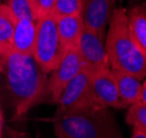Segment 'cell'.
I'll return each mask as SVG.
<instances>
[{
    "label": "cell",
    "mask_w": 146,
    "mask_h": 138,
    "mask_svg": "<svg viewBox=\"0 0 146 138\" xmlns=\"http://www.w3.org/2000/svg\"><path fill=\"white\" fill-rule=\"evenodd\" d=\"M0 88L3 85L12 102L17 117L25 115L42 103H52L48 75L37 65L32 55L10 51L0 53Z\"/></svg>",
    "instance_id": "cell-1"
},
{
    "label": "cell",
    "mask_w": 146,
    "mask_h": 138,
    "mask_svg": "<svg viewBox=\"0 0 146 138\" xmlns=\"http://www.w3.org/2000/svg\"><path fill=\"white\" fill-rule=\"evenodd\" d=\"M55 138H123L114 115L104 105L88 106L54 116Z\"/></svg>",
    "instance_id": "cell-2"
},
{
    "label": "cell",
    "mask_w": 146,
    "mask_h": 138,
    "mask_svg": "<svg viewBox=\"0 0 146 138\" xmlns=\"http://www.w3.org/2000/svg\"><path fill=\"white\" fill-rule=\"evenodd\" d=\"M104 44L111 69L129 73L141 80L145 79L146 55L132 38L124 8H114Z\"/></svg>",
    "instance_id": "cell-3"
},
{
    "label": "cell",
    "mask_w": 146,
    "mask_h": 138,
    "mask_svg": "<svg viewBox=\"0 0 146 138\" xmlns=\"http://www.w3.org/2000/svg\"><path fill=\"white\" fill-rule=\"evenodd\" d=\"M56 26V17L47 15L36 21V38L33 58L46 75L51 73L63 55Z\"/></svg>",
    "instance_id": "cell-4"
},
{
    "label": "cell",
    "mask_w": 146,
    "mask_h": 138,
    "mask_svg": "<svg viewBox=\"0 0 146 138\" xmlns=\"http://www.w3.org/2000/svg\"><path fill=\"white\" fill-rule=\"evenodd\" d=\"M90 73L82 66L79 73L70 80V82L63 90L57 101V109L54 116H58L69 111L88 106H99L101 103L96 100L90 91L89 86Z\"/></svg>",
    "instance_id": "cell-5"
},
{
    "label": "cell",
    "mask_w": 146,
    "mask_h": 138,
    "mask_svg": "<svg viewBox=\"0 0 146 138\" xmlns=\"http://www.w3.org/2000/svg\"><path fill=\"white\" fill-rule=\"evenodd\" d=\"M82 68L77 48L64 51L56 66L48 73V91L52 103H57L63 90Z\"/></svg>",
    "instance_id": "cell-6"
},
{
    "label": "cell",
    "mask_w": 146,
    "mask_h": 138,
    "mask_svg": "<svg viewBox=\"0 0 146 138\" xmlns=\"http://www.w3.org/2000/svg\"><path fill=\"white\" fill-rule=\"evenodd\" d=\"M77 51L82 66L86 67L90 73L110 68L104 40H102L94 31L85 28L77 46Z\"/></svg>",
    "instance_id": "cell-7"
},
{
    "label": "cell",
    "mask_w": 146,
    "mask_h": 138,
    "mask_svg": "<svg viewBox=\"0 0 146 138\" xmlns=\"http://www.w3.org/2000/svg\"><path fill=\"white\" fill-rule=\"evenodd\" d=\"M114 11V0H81V18L85 28L96 32L102 40Z\"/></svg>",
    "instance_id": "cell-8"
},
{
    "label": "cell",
    "mask_w": 146,
    "mask_h": 138,
    "mask_svg": "<svg viewBox=\"0 0 146 138\" xmlns=\"http://www.w3.org/2000/svg\"><path fill=\"white\" fill-rule=\"evenodd\" d=\"M89 86L94 98L102 105L110 109H125V105L120 100L115 79L111 68L90 73Z\"/></svg>",
    "instance_id": "cell-9"
},
{
    "label": "cell",
    "mask_w": 146,
    "mask_h": 138,
    "mask_svg": "<svg viewBox=\"0 0 146 138\" xmlns=\"http://www.w3.org/2000/svg\"><path fill=\"white\" fill-rule=\"evenodd\" d=\"M56 26L63 51L77 48L85 30L81 13L56 18Z\"/></svg>",
    "instance_id": "cell-10"
},
{
    "label": "cell",
    "mask_w": 146,
    "mask_h": 138,
    "mask_svg": "<svg viewBox=\"0 0 146 138\" xmlns=\"http://www.w3.org/2000/svg\"><path fill=\"white\" fill-rule=\"evenodd\" d=\"M36 38V21L31 19L17 20L12 35L11 50L23 55H33Z\"/></svg>",
    "instance_id": "cell-11"
},
{
    "label": "cell",
    "mask_w": 146,
    "mask_h": 138,
    "mask_svg": "<svg viewBox=\"0 0 146 138\" xmlns=\"http://www.w3.org/2000/svg\"><path fill=\"white\" fill-rule=\"evenodd\" d=\"M115 79L119 96L122 103L127 108L133 103L141 101L142 80L131 73L117 69H111Z\"/></svg>",
    "instance_id": "cell-12"
},
{
    "label": "cell",
    "mask_w": 146,
    "mask_h": 138,
    "mask_svg": "<svg viewBox=\"0 0 146 138\" xmlns=\"http://www.w3.org/2000/svg\"><path fill=\"white\" fill-rule=\"evenodd\" d=\"M126 15L132 38L146 55V7L134 5L126 10Z\"/></svg>",
    "instance_id": "cell-13"
},
{
    "label": "cell",
    "mask_w": 146,
    "mask_h": 138,
    "mask_svg": "<svg viewBox=\"0 0 146 138\" xmlns=\"http://www.w3.org/2000/svg\"><path fill=\"white\" fill-rule=\"evenodd\" d=\"M15 19L5 2H0V53L11 50Z\"/></svg>",
    "instance_id": "cell-14"
},
{
    "label": "cell",
    "mask_w": 146,
    "mask_h": 138,
    "mask_svg": "<svg viewBox=\"0 0 146 138\" xmlns=\"http://www.w3.org/2000/svg\"><path fill=\"white\" fill-rule=\"evenodd\" d=\"M3 2L8 6L17 20L31 19L37 21L38 15L34 0H3Z\"/></svg>",
    "instance_id": "cell-15"
},
{
    "label": "cell",
    "mask_w": 146,
    "mask_h": 138,
    "mask_svg": "<svg viewBox=\"0 0 146 138\" xmlns=\"http://www.w3.org/2000/svg\"><path fill=\"white\" fill-rule=\"evenodd\" d=\"M126 124L133 128L139 129L146 136V104L142 101L133 103L127 106V113L125 116Z\"/></svg>",
    "instance_id": "cell-16"
},
{
    "label": "cell",
    "mask_w": 146,
    "mask_h": 138,
    "mask_svg": "<svg viewBox=\"0 0 146 138\" xmlns=\"http://www.w3.org/2000/svg\"><path fill=\"white\" fill-rule=\"evenodd\" d=\"M81 13V0H56L53 13L56 18Z\"/></svg>",
    "instance_id": "cell-17"
},
{
    "label": "cell",
    "mask_w": 146,
    "mask_h": 138,
    "mask_svg": "<svg viewBox=\"0 0 146 138\" xmlns=\"http://www.w3.org/2000/svg\"><path fill=\"white\" fill-rule=\"evenodd\" d=\"M55 2H56V0H34L38 19L44 15H52Z\"/></svg>",
    "instance_id": "cell-18"
},
{
    "label": "cell",
    "mask_w": 146,
    "mask_h": 138,
    "mask_svg": "<svg viewBox=\"0 0 146 138\" xmlns=\"http://www.w3.org/2000/svg\"><path fill=\"white\" fill-rule=\"evenodd\" d=\"M6 138H29V136L24 131H17L9 126H6Z\"/></svg>",
    "instance_id": "cell-19"
},
{
    "label": "cell",
    "mask_w": 146,
    "mask_h": 138,
    "mask_svg": "<svg viewBox=\"0 0 146 138\" xmlns=\"http://www.w3.org/2000/svg\"><path fill=\"white\" fill-rule=\"evenodd\" d=\"M3 131H5V118H3V112L0 108V138L3 136Z\"/></svg>",
    "instance_id": "cell-20"
},
{
    "label": "cell",
    "mask_w": 146,
    "mask_h": 138,
    "mask_svg": "<svg viewBox=\"0 0 146 138\" xmlns=\"http://www.w3.org/2000/svg\"><path fill=\"white\" fill-rule=\"evenodd\" d=\"M141 101L146 104V78L142 82V94H141Z\"/></svg>",
    "instance_id": "cell-21"
},
{
    "label": "cell",
    "mask_w": 146,
    "mask_h": 138,
    "mask_svg": "<svg viewBox=\"0 0 146 138\" xmlns=\"http://www.w3.org/2000/svg\"><path fill=\"white\" fill-rule=\"evenodd\" d=\"M131 138H146V136L143 134V133H141L139 129L133 128V133H132Z\"/></svg>",
    "instance_id": "cell-22"
},
{
    "label": "cell",
    "mask_w": 146,
    "mask_h": 138,
    "mask_svg": "<svg viewBox=\"0 0 146 138\" xmlns=\"http://www.w3.org/2000/svg\"><path fill=\"white\" fill-rule=\"evenodd\" d=\"M0 2H3V0H0Z\"/></svg>",
    "instance_id": "cell-23"
}]
</instances>
